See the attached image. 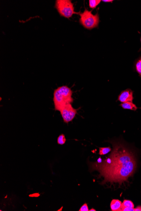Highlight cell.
I'll use <instances>...</instances> for the list:
<instances>
[{
	"mask_svg": "<svg viewBox=\"0 0 141 211\" xmlns=\"http://www.w3.org/2000/svg\"><path fill=\"white\" fill-rule=\"evenodd\" d=\"M91 171L99 172V177H104L101 184L106 183H118L127 181L136 171V162L133 153L119 143H113L110 155L101 163H90Z\"/></svg>",
	"mask_w": 141,
	"mask_h": 211,
	"instance_id": "6da1fadb",
	"label": "cell"
},
{
	"mask_svg": "<svg viewBox=\"0 0 141 211\" xmlns=\"http://www.w3.org/2000/svg\"><path fill=\"white\" fill-rule=\"evenodd\" d=\"M72 95L73 91L67 86H61L55 89L53 98L55 110L60 111L66 105L73 103Z\"/></svg>",
	"mask_w": 141,
	"mask_h": 211,
	"instance_id": "7a4b0ae2",
	"label": "cell"
},
{
	"mask_svg": "<svg viewBox=\"0 0 141 211\" xmlns=\"http://www.w3.org/2000/svg\"><path fill=\"white\" fill-rule=\"evenodd\" d=\"M80 23L85 29L90 30L98 26L100 20L98 13L93 15L92 11L85 9L82 13L80 14Z\"/></svg>",
	"mask_w": 141,
	"mask_h": 211,
	"instance_id": "3957f363",
	"label": "cell"
},
{
	"mask_svg": "<svg viewBox=\"0 0 141 211\" xmlns=\"http://www.w3.org/2000/svg\"><path fill=\"white\" fill-rule=\"evenodd\" d=\"M55 7L61 16L69 19L74 14H77L74 11V4L70 0H57Z\"/></svg>",
	"mask_w": 141,
	"mask_h": 211,
	"instance_id": "277c9868",
	"label": "cell"
},
{
	"mask_svg": "<svg viewBox=\"0 0 141 211\" xmlns=\"http://www.w3.org/2000/svg\"><path fill=\"white\" fill-rule=\"evenodd\" d=\"M59 111L63 121L67 124L72 121L77 114V110L72 107L70 103L66 105Z\"/></svg>",
	"mask_w": 141,
	"mask_h": 211,
	"instance_id": "5b68a950",
	"label": "cell"
},
{
	"mask_svg": "<svg viewBox=\"0 0 141 211\" xmlns=\"http://www.w3.org/2000/svg\"><path fill=\"white\" fill-rule=\"evenodd\" d=\"M134 100L133 92L131 89H127L122 91L118 97V101L122 103L133 102Z\"/></svg>",
	"mask_w": 141,
	"mask_h": 211,
	"instance_id": "8992f818",
	"label": "cell"
},
{
	"mask_svg": "<svg viewBox=\"0 0 141 211\" xmlns=\"http://www.w3.org/2000/svg\"><path fill=\"white\" fill-rule=\"evenodd\" d=\"M122 202L118 199H113L111 201L110 207L112 211H120Z\"/></svg>",
	"mask_w": 141,
	"mask_h": 211,
	"instance_id": "52a82bcc",
	"label": "cell"
},
{
	"mask_svg": "<svg viewBox=\"0 0 141 211\" xmlns=\"http://www.w3.org/2000/svg\"><path fill=\"white\" fill-rule=\"evenodd\" d=\"M120 106L124 109L130 110H136L138 108L136 105L133 103V102H131L122 103L120 105Z\"/></svg>",
	"mask_w": 141,
	"mask_h": 211,
	"instance_id": "ba28073f",
	"label": "cell"
},
{
	"mask_svg": "<svg viewBox=\"0 0 141 211\" xmlns=\"http://www.w3.org/2000/svg\"><path fill=\"white\" fill-rule=\"evenodd\" d=\"M134 207L133 202L130 200H125L123 201V203H122L121 208L124 207H130V208H134Z\"/></svg>",
	"mask_w": 141,
	"mask_h": 211,
	"instance_id": "9c48e42d",
	"label": "cell"
},
{
	"mask_svg": "<svg viewBox=\"0 0 141 211\" xmlns=\"http://www.w3.org/2000/svg\"><path fill=\"white\" fill-rule=\"evenodd\" d=\"M101 0H89V5L90 8L92 9L96 8L97 6L101 3Z\"/></svg>",
	"mask_w": 141,
	"mask_h": 211,
	"instance_id": "30bf717a",
	"label": "cell"
},
{
	"mask_svg": "<svg viewBox=\"0 0 141 211\" xmlns=\"http://www.w3.org/2000/svg\"><path fill=\"white\" fill-rule=\"evenodd\" d=\"M112 151V149L110 147H108L99 148V154L101 155H105L110 153Z\"/></svg>",
	"mask_w": 141,
	"mask_h": 211,
	"instance_id": "8fae6325",
	"label": "cell"
},
{
	"mask_svg": "<svg viewBox=\"0 0 141 211\" xmlns=\"http://www.w3.org/2000/svg\"><path fill=\"white\" fill-rule=\"evenodd\" d=\"M66 140L65 135L64 134H61L57 138V143L59 145H63L66 143Z\"/></svg>",
	"mask_w": 141,
	"mask_h": 211,
	"instance_id": "7c38bea8",
	"label": "cell"
},
{
	"mask_svg": "<svg viewBox=\"0 0 141 211\" xmlns=\"http://www.w3.org/2000/svg\"><path fill=\"white\" fill-rule=\"evenodd\" d=\"M136 71L141 77V58L138 60L136 64Z\"/></svg>",
	"mask_w": 141,
	"mask_h": 211,
	"instance_id": "4fadbf2b",
	"label": "cell"
},
{
	"mask_svg": "<svg viewBox=\"0 0 141 211\" xmlns=\"http://www.w3.org/2000/svg\"><path fill=\"white\" fill-rule=\"evenodd\" d=\"M79 211H89L88 207V204L85 203L84 204L81 208L79 210Z\"/></svg>",
	"mask_w": 141,
	"mask_h": 211,
	"instance_id": "5bb4252c",
	"label": "cell"
},
{
	"mask_svg": "<svg viewBox=\"0 0 141 211\" xmlns=\"http://www.w3.org/2000/svg\"><path fill=\"white\" fill-rule=\"evenodd\" d=\"M120 211H134V209L130 207H124L121 208Z\"/></svg>",
	"mask_w": 141,
	"mask_h": 211,
	"instance_id": "9a60e30c",
	"label": "cell"
},
{
	"mask_svg": "<svg viewBox=\"0 0 141 211\" xmlns=\"http://www.w3.org/2000/svg\"><path fill=\"white\" fill-rule=\"evenodd\" d=\"M134 211H141V206H139L136 208H134Z\"/></svg>",
	"mask_w": 141,
	"mask_h": 211,
	"instance_id": "2e32d148",
	"label": "cell"
},
{
	"mask_svg": "<svg viewBox=\"0 0 141 211\" xmlns=\"http://www.w3.org/2000/svg\"><path fill=\"white\" fill-rule=\"evenodd\" d=\"M102 161H103V160L101 158V157H99V158H98V159H97V161H96V162L98 163H101L102 162Z\"/></svg>",
	"mask_w": 141,
	"mask_h": 211,
	"instance_id": "e0dca14e",
	"label": "cell"
},
{
	"mask_svg": "<svg viewBox=\"0 0 141 211\" xmlns=\"http://www.w3.org/2000/svg\"><path fill=\"white\" fill-rule=\"evenodd\" d=\"M102 1L106 3H112L113 1V0H103V1Z\"/></svg>",
	"mask_w": 141,
	"mask_h": 211,
	"instance_id": "ac0fdd59",
	"label": "cell"
},
{
	"mask_svg": "<svg viewBox=\"0 0 141 211\" xmlns=\"http://www.w3.org/2000/svg\"><path fill=\"white\" fill-rule=\"evenodd\" d=\"M89 211H96V210L93 209V208H92V209H90V210H89Z\"/></svg>",
	"mask_w": 141,
	"mask_h": 211,
	"instance_id": "d6986e66",
	"label": "cell"
},
{
	"mask_svg": "<svg viewBox=\"0 0 141 211\" xmlns=\"http://www.w3.org/2000/svg\"></svg>",
	"mask_w": 141,
	"mask_h": 211,
	"instance_id": "ffe728a7",
	"label": "cell"
}]
</instances>
